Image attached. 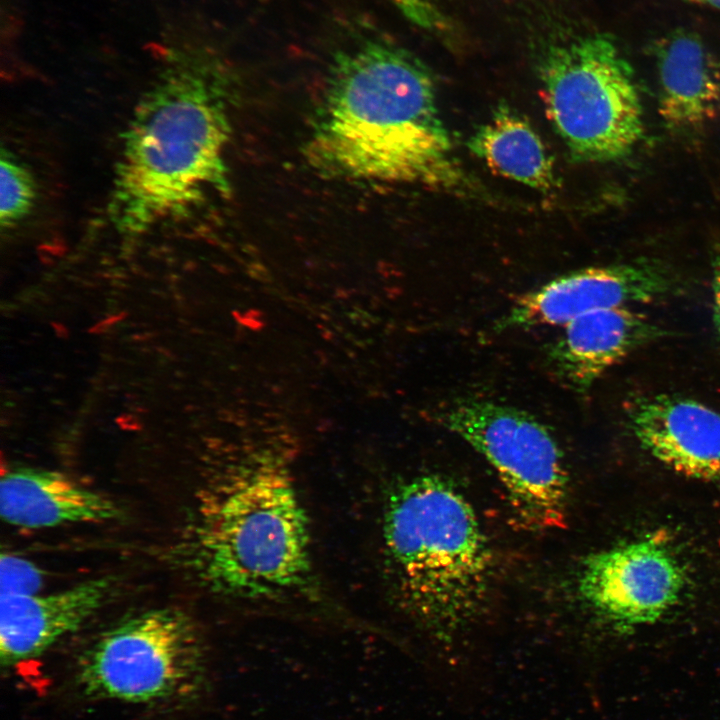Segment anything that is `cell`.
<instances>
[{"instance_id":"cell-1","label":"cell","mask_w":720,"mask_h":720,"mask_svg":"<svg viewBox=\"0 0 720 720\" xmlns=\"http://www.w3.org/2000/svg\"><path fill=\"white\" fill-rule=\"evenodd\" d=\"M307 151L331 176L473 191L430 69L381 35L361 36L332 56Z\"/></svg>"},{"instance_id":"cell-2","label":"cell","mask_w":720,"mask_h":720,"mask_svg":"<svg viewBox=\"0 0 720 720\" xmlns=\"http://www.w3.org/2000/svg\"><path fill=\"white\" fill-rule=\"evenodd\" d=\"M208 56L175 54L127 125L110 216L120 232H145L227 193V78Z\"/></svg>"},{"instance_id":"cell-3","label":"cell","mask_w":720,"mask_h":720,"mask_svg":"<svg viewBox=\"0 0 720 720\" xmlns=\"http://www.w3.org/2000/svg\"><path fill=\"white\" fill-rule=\"evenodd\" d=\"M183 545L187 569L218 595L272 601L314 585L307 513L288 464L271 452L201 489Z\"/></svg>"},{"instance_id":"cell-4","label":"cell","mask_w":720,"mask_h":720,"mask_svg":"<svg viewBox=\"0 0 720 720\" xmlns=\"http://www.w3.org/2000/svg\"><path fill=\"white\" fill-rule=\"evenodd\" d=\"M385 550L411 612L448 639L480 611L492 555L479 519L448 479L419 475L397 484L384 507Z\"/></svg>"},{"instance_id":"cell-5","label":"cell","mask_w":720,"mask_h":720,"mask_svg":"<svg viewBox=\"0 0 720 720\" xmlns=\"http://www.w3.org/2000/svg\"><path fill=\"white\" fill-rule=\"evenodd\" d=\"M537 72L546 115L573 160L604 163L632 152L644 132L643 107L632 66L610 35L548 46Z\"/></svg>"},{"instance_id":"cell-6","label":"cell","mask_w":720,"mask_h":720,"mask_svg":"<svg viewBox=\"0 0 720 720\" xmlns=\"http://www.w3.org/2000/svg\"><path fill=\"white\" fill-rule=\"evenodd\" d=\"M206 664L191 618L176 608H157L102 633L81 657L76 680L88 698L182 703L203 691Z\"/></svg>"},{"instance_id":"cell-7","label":"cell","mask_w":720,"mask_h":720,"mask_svg":"<svg viewBox=\"0 0 720 720\" xmlns=\"http://www.w3.org/2000/svg\"><path fill=\"white\" fill-rule=\"evenodd\" d=\"M435 418L493 467L522 527L564 526L568 472L557 441L541 422L513 407L474 399L441 407Z\"/></svg>"},{"instance_id":"cell-8","label":"cell","mask_w":720,"mask_h":720,"mask_svg":"<svg viewBox=\"0 0 720 720\" xmlns=\"http://www.w3.org/2000/svg\"><path fill=\"white\" fill-rule=\"evenodd\" d=\"M685 583L675 554L645 538L591 554L580 569L578 591L605 623L626 631L660 620L679 602Z\"/></svg>"},{"instance_id":"cell-9","label":"cell","mask_w":720,"mask_h":720,"mask_svg":"<svg viewBox=\"0 0 720 720\" xmlns=\"http://www.w3.org/2000/svg\"><path fill=\"white\" fill-rule=\"evenodd\" d=\"M671 288L667 272L654 264L584 268L520 296L498 321L496 329L565 325L592 311L655 301Z\"/></svg>"},{"instance_id":"cell-10","label":"cell","mask_w":720,"mask_h":720,"mask_svg":"<svg viewBox=\"0 0 720 720\" xmlns=\"http://www.w3.org/2000/svg\"><path fill=\"white\" fill-rule=\"evenodd\" d=\"M629 427L657 461L690 478L720 483V414L696 400L643 396L629 406Z\"/></svg>"},{"instance_id":"cell-11","label":"cell","mask_w":720,"mask_h":720,"mask_svg":"<svg viewBox=\"0 0 720 720\" xmlns=\"http://www.w3.org/2000/svg\"><path fill=\"white\" fill-rule=\"evenodd\" d=\"M114 588L111 577H100L47 594L1 595L2 667L36 658L79 629L110 600Z\"/></svg>"},{"instance_id":"cell-12","label":"cell","mask_w":720,"mask_h":720,"mask_svg":"<svg viewBox=\"0 0 720 720\" xmlns=\"http://www.w3.org/2000/svg\"><path fill=\"white\" fill-rule=\"evenodd\" d=\"M564 326L549 361L559 378L578 391L589 389L609 368L664 334L627 306L592 311Z\"/></svg>"},{"instance_id":"cell-13","label":"cell","mask_w":720,"mask_h":720,"mask_svg":"<svg viewBox=\"0 0 720 720\" xmlns=\"http://www.w3.org/2000/svg\"><path fill=\"white\" fill-rule=\"evenodd\" d=\"M0 514L9 525L41 529L111 521L121 510L110 498L64 474L17 468L1 477Z\"/></svg>"},{"instance_id":"cell-14","label":"cell","mask_w":720,"mask_h":720,"mask_svg":"<svg viewBox=\"0 0 720 720\" xmlns=\"http://www.w3.org/2000/svg\"><path fill=\"white\" fill-rule=\"evenodd\" d=\"M658 110L672 129L704 125L717 113L720 72L702 40L690 32H676L657 47Z\"/></svg>"},{"instance_id":"cell-15","label":"cell","mask_w":720,"mask_h":720,"mask_svg":"<svg viewBox=\"0 0 720 720\" xmlns=\"http://www.w3.org/2000/svg\"><path fill=\"white\" fill-rule=\"evenodd\" d=\"M470 152L490 170L540 192L556 187L553 159L542 139L518 112L500 104L469 137Z\"/></svg>"},{"instance_id":"cell-16","label":"cell","mask_w":720,"mask_h":720,"mask_svg":"<svg viewBox=\"0 0 720 720\" xmlns=\"http://www.w3.org/2000/svg\"><path fill=\"white\" fill-rule=\"evenodd\" d=\"M37 186L29 168L12 152L2 149L0 156V224L11 229L34 206Z\"/></svg>"},{"instance_id":"cell-17","label":"cell","mask_w":720,"mask_h":720,"mask_svg":"<svg viewBox=\"0 0 720 720\" xmlns=\"http://www.w3.org/2000/svg\"><path fill=\"white\" fill-rule=\"evenodd\" d=\"M42 583V572L31 561L2 553L0 558L1 595L36 594L39 593Z\"/></svg>"},{"instance_id":"cell-18","label":"cell","mask_w":720,"mask_h":720,"mask_svg":"<svg viewBox=\"0 0 720 720\" xmlns=\"http://www.w3.org/2000/svg\"><path fill=\"white\" fill-rule=\"evenodd\" d=\"M400 13L417 27L445 36L451 24L439 8L436 0H390Z\"/></svg>"},{"instance_id":"cell-19","label":"cell","mask_w":720,"mask_h":720,"mask_svg":"<svg viewBox=\"0 0 720 720\" xmlns=\"http://www.w3.org/2000/svg\"><path fill=\"white\" fill-rule=\"evenodd\" d=\"M713 319L720 336V244L715 250L713 260Z\"/></svg>"},{"instance_id":"cell-20","label":"cell","mask_w":720,"mask_h":720,"mask_svg":"<svg viewBox=\"0 0 720 720\" xmlns=\"http://www.w3.org/2000/svg\"><path fill=\"white\" fill-rule=\"evenodd\" d=\"M690 3L720 10V0H683Z\"/></svg>"}]
</instances>
